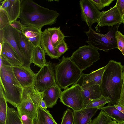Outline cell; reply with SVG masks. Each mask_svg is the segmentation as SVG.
<instances>
[{"mask_svg":"<svg viewBox=\"0 0 124 124\" xmlns=\"http://www.w3.org/2000/svg\"><path fill=\"white\" fill-rule=\"evenodd\" d=\"M21 32L35 47L40 46L41 29L33 26H23Z\"/></svg>","mask_w":124,"mask_h":124,"instance_id":"obj_20","label":"cell"},{"mask_svg":"<svg viewBox=\"0 0 124 124\" xmlns=\"http://www.w3.org/2000/svg\"><path fill=\"white\" fill-rule=\"evenodd\" d=\"M18 39L20 46L25 56L31 64V59L35 47L23 33L19 31Z\"/></svg>","mask_w":124,"mask_h":124,"instance_id":"obj_21","label":"cell"},{"mask_svg":"<svg viewBox=\"0 0 124 124\" xmlns=\"http://www.w3.org/2000/svg\"><path fill=\"white\" fill-rule=\"evenodd\" d=\"M117 48L121 52L124 56V35L117 31L116 33Z\"/></svg>","mask_w":124,"mask_h":124,"instance_id":"obj_33","label":"cell"},{"mask_svg":"<svg viewBox=\"0 0 124 124\" xmlns=\"http://www.w3.org/2000/svg\"><path fill=\"white\" fill-rule=\"evenodd\" d=\"M4 40V30L3 29L0 30V43H2Z\"/></svg>","mask_w":124,"mask_h":124,"instance_id":"obj_41","label":"cell"},{"mask_svg":"<svg viewBox=\"0 0 124 124\" xmlns=\"http://www.w3.org/2000/svg\"><path fill=\"white\" fill-rule=\"evenodd\" d=\"M61 90L56 84L41 92L43 99L47 108H52L56 104L62 92Z\"/></svg>","mask_w":124,"mask_h":124,"instance_id":"obj_16","label":"cell"},{"mask_svg":"<svg viewBox=\"0 0 124 124\" xmlns=\"http://www.w3.org/2000/svg\"><path fill=\"white\" fill-rule=\"evenodd\" d=\"M10 25L19 31L22 32L23 25L20 20H17L10 22Z\"/></svg>","mask_w":124,"mask_h":124,"instance_id":"obj_38","label":"cell"},{"mask_svg":"<svg viewBox=\"0 0 124 124\" xmlns=\"http://www.w3.org/2000/svg\"><path fill=\"white\" fill-rule=\"evenodd\" d=\"M116 5L123 18L124 15V0H117Z\"/></svg>","mask_w":124,"mask_h":124,"instance_id":"obj_36","label":"cell"},{"mask_svg":"<svg viewBox=\"0 0 124 124\" xmlns=\"http://www.w3.org/2000/svg\"><path fill=\"white\" fill-rule=\"evenodd\" d=\"M100 109L104 111L114 121L117 123L124 121V114L116 108L114 105H108Z\"/></svg>","mask_w":124,"mask_h":124,"instance_id":"obj_26","label":"cell"},{"mask_svg":"<svg viewBox=\"0 0 124 124\" xmlns=\"http://www.w3.org/2000/svg\"><path fill=\"white\" fill-rule=\"evenodd\" d=\"M13 72L23 88L33 85L35 75L30 67L12 66Z\"/></svg>","mask_w":124,"mask_h":124,"instance_id":"obj_14","label":"cell"},{"mask_svg":"<svg viewBox=\"0 0 124 124\" xmlns=\"http://www.w3.org/2000/svg\"><path fill=\"white\" fill-rule=\"evenodd\" d=\"M123 79L124 81V70H123Z\"/></svg>","mask_w":124,"mask_h":124,"instance_id":"obj_44","label":"cell"},{"mask_svg":"<svg viewBox=\"0 0 124 124\" xmlns=\"http://www.w3.org/2000/svg\"><path fill=\"white\" fill-rule=\"evenodd\" d=\"M6 124H23L17 111L8 106Z\"/></svg>","mask_w":124,"mask_h":124,"instance_id":"obj_29","label":"cell"},{"mask_svg":"<svg viewBox=\"0 0 124 124\" xmlns=\"http://www.w3.org/2000/svg\"><path fill=\"white\" fill-rule=\"evenodd\" d=\"M123 23V18L118 11L116 5L108 10L101 12L97 25L113 27Z\"/></svg>","mask_w":124,"mask_h":124,"instance_id":"obj_13","label":"cell"},{"mask_svg":"<svg viewBox=\"0 0 124 124\" xmlns=\"http://www.w3.org/2000/svg\"><path fill=\"white\" fill-rule=\"evenodd\" d=\"M123 66L121 62L113 60L106 65L100 86L102 95L109 97L111 101L108 105H114L120 96L123 85Z\"/></svg>","mask_w":124,"mask_h":124,"instance_id":"obj_2","label":"cell"},{"mask_svg":"<svg viewBox=\"0 0 124 124\" xmlns=\"http://www.w3.org/2000/svg\"><path fill=\"white\" fill-rule=\"evenodd\" d=\"M114 106L116 108L124 114V108L122 106L118 104H116Z\"/></svg>","mask_w":124,"mask_h":124,"instance_id":"obj_40","label":"cell"},{"mask_svg":"<svg viewBox=\"0 0 124 124\" xmlns=\"http://www.w3.org/2000/svg\"><path fill=\"white\" fill-rule=\"evenodd\" d=\"M123 22L124 24V15L123 18Z\"/></svg>","mask_w":124,"mask_h":124,"instance_id":"obj_45","label":"cell"},{"mask_svg":"<svg viewBox=\"0 0 124 124\" xmlns=\"http://www.w3.org/2000/svg\"><path fill=\"white\" fill-rule=\"evenodd\" d=\"M56 84L53 65L50 61L47 62L35 74L33 85L36 90L42 92Z\"/></svg>","mask_w":124,"mask_h":124,"instance_id":"obj_9","label":"cell"},{"mask_svg":"<svg viewBox=\"0 0 124 124\" xmlns=\"http://www.w3.org/2000/svg\"><path fill=\"white\" fill-rule=\"evenodd\" d=\"M0 55L12 66L23 65L16 51L11 46L6 42H4L2 43Z\"/></svg>","mask_w":124,"mask_h":124,"instance_id":"obj_17","label":"cell"},{"mask_svg":"<svg viewBox=\"0 0 124 124\" xmlns=\"http://www.w3.org/2000/svg\"><path fill=\"white\" fill-rule=\"evenodd\" d=\"M116 104H119L124 108V81H123L120 96Z\"/></svg>","mask_w":124,"mask_h":124,"instance_id":"obj_39","label":"cell"},{"mask_svg":"<svg viewBox=\"0 0 124 124\" xmlns=\"http://www.w3.org/2000/svg\"><path fill=\"white\" fill-rule=\"evenodd\" d=\"M92 119L91 120L89 124H92Z\"/></svg>","mask_w":124,"mask_h":124,"instance_id":"obj_46","label":"cell"},{"mask_svg":"<svg viewBox=\"0 0 124 124\" xmlns=\"http://www.w3.org/2000/svg\"><path fill=\"white\" fill-rule=\"evenodd\" d=\"M99 10L109 6L115 0H91Z\"/></svg>","mask_w":124,"mask_h":124,"instance_id":"obj_34","label":"cell"},{"mask_svg":"<svg viewBox=\"0 0 124 124\" xmlns=\"http://www.w3.org/2000/svg\"><path fill=\"white\" fill-rule=\"evenodd\" d=\"M106 67V65L89 74H84L82 72L76 84H78L83 89L95 85L100 86Z\"/></svg>","mask_w":124,"mask_h":124,"instance_id":"obj_12","label":"cell"},{"mask_svg":"<svg viewBox=\"0 0 124 124\" xmlns=\"http://www.w3.org/2000/svg\"><path fill=\"white\" fill-rule=\"evenodd\" d=\"M19 18L23 26H33L41 29L46 25L56 23L59 13L55 10L42 7L31 0H20Z\"/></svg>","mask_w":124,"mask_h":124,"instance_id":"obj_1","label":"cell"},{"mask_svg":"<svg viewBox=\"0 0 124 124\" xmlns=\"http://www.w3.org/2000/svg\"><path fill=\"white\" fill-rule=\"evenodd\" d=\"M39 106L47 109L42 99L41 92L36 90L33 85L24 88L21 102L16 107L19 116L25 115L34 120Z\"/></svg>","mask_w":124,"mask_h":124,"instance_id":"obj_5","label":"cell"},{"mask_svg":"<svg viewBox=\"0 0 124 124\" xmlns=\"http://www.w3.org/2000/svg\"><path fill=\"white\" fill-rule=\"evenodd\" d=\"M79 4L81 11V18L89 28L93 23H97L100 17V12L91 0H81Z\"/></svg>","mask_w":124,"mask_h":124,"instance_id":"obj_11","label":"cell"},{"mask_svg":"<svg viewBox=\"0 0 124 124\" xmlns=\"http://www.w3.org/2000/svg\"><path fill=\"white\" fill-rule=\"evenodd\" d=\"M72 110L67 109L64 112L61 124H73V114Z\"/></svg>","mask_w":124,"mask_h":124,"instance_id":"obj_31","label":"cell"},{"mask_svg":"<svg viewBox=\"0 0 124 124\" xmlns=\"http://www.w3.org/2000/svg\"><path fill=\"white\" fill-rule=\"evenodd\" d=\"M40 46L44 50L45 53L52 59H58L60 57L56 48H54L52 44L50 35L47 29L42 31Z\"/></svg>","mask_w":124,"mask_h":124,"instance_id":"obj_19","label":"cell"},{"mask_svg":"<svg viewBox=\"0 0 124 124\" xmlns=\"http://www.w3.org/2000/svg\"><path fill=\"white\" fill-rule=\"evenodd\" d=\"M60 27L48 28L47 29L49 33L52 44L54 48H56L59 45L66 37L60 30Z\"/></svg>","mask_w":124,"mask_h":124,"instance_id":"obj_25","label":"cell"},{"mask_svg":"<svg viewBox=\"0 0 124 124\" xmlns=\"http://www.w3.org/2000/svg\"><path fill=\"white\" fill-rule=\"evenodd\" d=\"M97 50L89 45L79 47L70 57L72 61L82 71L86 69L100 59Z\"/></svg>","mask_w":124,"mask_h":124,"instance_id":"obj_7","label":"cell"},{"mask_svg":"<svg viewBox=\"0 0 124 124\" xmlns=\"http://www.w3.org/2000/svg\"><path fill=\"white\" fill-rule=\"evenodd\" d=\"M111 101V99L109 97L102 95L100 97L91 101L84 106L83 108H96L98 109H100L106 104L110 102Z\"/></svg>","mask_w":124,"mask_h":124,"instance_id":"obj_28","label":"cell"},{"mask_svg":"<svg viewBox=\"0 0 124 124\" xmlns=\"http://www.w3.org/2000/svg\"><path fill=\"white\" fill-rule=\"evenodd\" d=\"M0 85L7 102L16 108L21 103L23 88L15 76L12 66L0 55Z\"/></svg>","mask_w":124,"mask_h":124,"instance_id":"obj_3","label":"cell"},{"mask_svg":"<svg viewBox=\"0 0 124 124\" xmlns=\"http://www.w3.org/2000/svg\"><path fill=\"white\" fill-rule=\"evenodd\" d=\"M4 91L0 85V124H6L8 106Z\"/></svg>","mask_w":124,"mask_h":124,"instance_id":"obj_27","label":"cell"},{"mask_svg":"<svg viewBox=\"0 0 124 124\" xmlns=\"http://www.w3.org/2000/svg\"><path fill=\"white\" fill-rule=\"evenodd\" d=\"M120 24L112 27L107 33L103 34L96 32L91 27L87 31H84L88 39L86 42L95 49L105 52L117 48L116 33L118 31Z\"/></svg>","mask_w":124,"mask_h":124,"instance_id":"obj_6","label":"cell"},{"mask_svg":"<svg viewBox=\"0 0 124 124\" xmlns=\"http://www.w3.org/2000/svg\"><path fill=\"white\" fill-rule=\"evenodd\" d=\"M82 92L81 87L78 84H75L62 92L60 101L73 111L79 110L84 107Z\"/></svg>","mask_w":124,"mask_h":124,"instance_id":"obj_8","label":"cell"},{"mask_svg":"<svg viewBox=\"0 0 124 124\" xmlns=\"http://www.w3.org/2000/svg\"><path fill=\"white\" fill-rule=\"evenodd\" d=\"M56 48L60 56L68 50L67 45L64 40L60 43Z\"/></svg>","mask_w":124,"mask_h":124,"instance_id":"obj_35","label":"cell"},{"mask_svg":"<svg viewBox=\"0 0 124 124\" xmlns=\"http://www.w3.org/2000/svg\"><path fill=\"white\" fill-rule=\"evenodd\" d=\"M82 92L84 107L92 101L100 97L102 95L100 86L98 85L83 89Z\"/></svg>","mask_w":124,"mask_h":124,"instance_id":"obj_22","label":"cell"},{"mask_svg":"<svg viewBox=\"0 0 124 124\" xmlns=\"http://www.w3.org/2000/svg\"><path fill=\"white\" fill-rule=\"evenodd\" d=\"M1 3L0 8L6 12L10 22L19 18L21 8L20 0H5Z\"/></svg>","mask_w":124,"mask_h":124,"instance_id":"obj_15","label":"cell"},{"mask_svg":"<svg viewBox=\"0 0 124 124\" xmlns=\"http://www.w3.org/2000/svg\"><path fill=\"white\" fill-rule=\"evenodd\" d=\"M10 23L6 12L0 8V30L10 24Z\"/></svg>","mask_w":124,"mask_h":124,"instance_id":"obj_32","label":"cell"},{"mask_svg":"<svg viewBox=\"0 0 124 124\" xmlns=\"http://www.w3.org/2000/svg\"><path fill=\"white\" fill-rule=\"evenodd\" d=\"M34 124H58L48 110L39 106Z\"/></svg>","mask_w":124,"mask_h":124,"instance_id":"obj_23","label":"cell"},{"mask_svg":"<svg viewBox=\"0 0 124 124\" xmlns=\"http://www.w3.org/2000/svg\"><path fill=\"white\" fill-rule=\"evenodd\" d=\"M45 52L40 46L34 47L31 59V63L34 66L41 68L46 63L45 57Z\"/></svg>","mask_w":124,"mask_h":124,"instance_id":"obj_24","label":"cell"},{"mask_svg":"<svg viewBox=\"0 0 124 124\" xmlns=\"http://www.w3.org/2000/svg\"><path fill=\"white\" fill-rule=\"evenodd\" d=\"M56 84L61 89L76 84L82 71L72 62L70 57L64 56L53 64Z\"/></svg>","mask_w":124,"mask_h":124,"instance_id":"obj_4","label":"cell"},{"mask_svg":"<svg viewBox=\"0 0 124 124\" xmlns=\"http://www.w3.org/2000/svg\"><path fill=\"white\" fill-rule=\"evenodd\" d=\"M4 40L8 43L16 51L23 65L30 67L31 64L26 58L20 46L18 39L19 31L10 24L3 29Z\"/></svg>","mask_w":124,"mask_h":124,"instance_id":"obj_10","label":"cell"},{"mask_svg":"<svg viewBox=\"0 0 124 124\" xmlns=\"http://www.w3.org/2000/svg\"><path fill=\"white\" fill-rule=\"evenodd\" d=\"M98 109L96 108H83L73 111V124H89Z\"/></svg>","mask_w":124,"mask_h":124,"instance_id":"obj_18","label":"cell"},{"mask_svg":"<svg viewBox=\"0 0 124 124\" xmlns=\"http://www.w3.org/2000/svg\"><path fill=\"white\" fill-rule=\"evenodd\" d=\"M116 124H124V121L117 123Z\"/></svg>","mask_w":124,"mask_h":124,"instance_id":"obj_43","label":"cell"},{"mask_svg":"<svg viewBox=\"0 0 124 124\" xmlns=\"http://www.w3.org/2000/svg\"><path fill=\"white\" fill-rule=\"evenodd\" d=\"M117 122L115 121L112 120L108 124H116Z\"/></svg>","mask_w":124,"mask_h":124,"instance_id":"obj_42","label":"cell"},{"mask_svg":"<svg viewBox=\"0 0 124 124\" xmlns=\"http://www.w3.org/2000/svg\"><path fill=\"white\" fill-rule=\"evenodd\" d=\"M23 124H34V120L25 115H22L20 116Z\"/></svg>","mask_w":124,"mask_h":124,"instance_id":"obj_37","label":"cell"},{"mask_svg":"<svg viewBox=\"0 0 124 124\" xmlns=\"http://www.w3.org/2000/svg\"><path fill=\"white\" fill-rule=\"evenodd\" d=\"M123 66L124 69V66Z\"/></svg>","mask_w":124,"mask_h":124,"instance_id":"obj_47","label":"cell"},{"mask_svg":"<svg viewBox=\"0 0 124 124\" xmlns=\"http://www.w3.org/2000/svg\"><path fill=\"white\" fill-rule=\"evenodd\" d=\"M112 121L110 117L101 110L98 116L92 120V124H108Z\"/></svg>","mask_w":124,"mask_h":124,"instance_id":"obj_30","label":"cell"}]
</instances>
